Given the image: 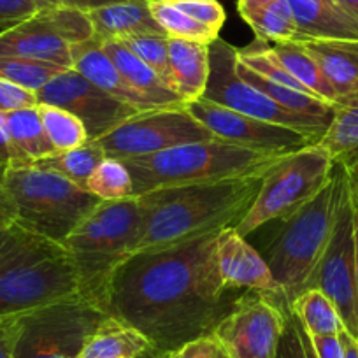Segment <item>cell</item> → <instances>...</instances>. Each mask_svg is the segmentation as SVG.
Returning <instances> with one entry per match:
<instances>
[{
  "mask_svg": "<svg viewBox=\"0 0 358 358\" xmlns=\"http://www.w3.org/2000/svg\"><path fill=\"white\" fill-rule=\"evenodd\" d=\"M216 237L127 258L102 292L106 315L139 330L162 355L213 334L236 301L220 278Z\"/></svg>",
  "mask_w": 358,
  "mask_h": 358,
  "instance_id": "1",
  "label": "cell"
},
{
  "mask_svg": "<svg viewBox=\"0 0 358 358\" xmlns=\"http://www.w3.org/2000/svg\"><path fill=\"white\" fill-rule=\"evenodd\" d=\"M265 172L141 195L144 229L136 253L171 250L236 227L257 199Z\"/></svg>",
  "mask_w": 358,
  "mask_h": 358,
  "instance_id": "2",
  "label": "cell"
},
{
  "mask_svg": "<svg viewBox=\"0 0 358 358\" xmlns=\"http://www.w3.org/2000/svg\"><path fill=\"white\" fill-rule=\"evenodd\" d=\"M83 294L74 258L58 241L18 222L0 229V318Z\"/></svg>",
  "mask_w": 358,
  "mask_h": 358,
  "instance_id": "3",
  "label": "cell"
},
{
  "mask_svg": "<svg viewBox=\"0 0 358 358\" xmlns=\"http://www.w3.org/2000/svg\"><path fill=\"white\" fill-rule=\"evenodd\" d=\"M288 153L246 150L211 139L181 144L144 157L123 158L132 178L134 197L157 190L218 183L268 171Z\"/></svg>",
  "mask_w": 358,
  "mask_h": 358,
  "instance_id": "4",
  "label": "cell"
},
{
  "mask_svg": "<svg viewBox=\"0 0 358 358\" xmlns=\"http://www.w3.org/2000/svg\"><path fill=\"white\" fill-rule=\"evenodd\" d=\"M348 187V174L334 165L327 187L315 199L283 220L280 232L267 246V262L288 311L295 299L306 292L315 278L320 260L327 250L341 201Z\"/></svg>",
  "mask_w": 358,
  "mask_h": 358,
  "instance_id": "5",
  "label": "cell"
},
{
  "mask_svg": "<svg viewBox=\"0 0 358 358\" xmlns=\"http://www.w3.org/2000/svg\"><path fill=\"white\" fill-rule=\"evenodd\" d=\"M144 229V208L139 197L102 201L64 241L74 258L83 294L101 304L111 273L136 253Z\"/></svg>",
  "mask_w": 358,
  "mask_h": 358,
  "instance_id": "6",
  "label": "cell"
},
{
  "mask_svg": "<svg viewBox=\"0 0 358 358\" xmlns=\"http://www.w3.org/2000/svg\"><path fill=\"white\" fill-rule=\"evenodd\" d=\"M6 181L18 213L16 222L62 244L102 202L64 176L36 164L6 169Z\"/></svg>",
  "mask_w": 358,
  "mask_h": 358,
  "instance_id": "7",
  "label": "cell"
},
{
  "mask_svg": "<svg viewBox=\"0 0 358 358\" xmlns=\"http://www.w3.org/2000/svg\"><path fill=\"white\" fill-rule=\"evenodd\" d=\"M332 172V158L318 143L285 155L265 172L257 199L234 229L246 237L273 220L290 218L327 187Z\"/></svg>",
  "mask_w": 358,
  "mask_h": 358,
  "instance_id": "8",
  "label": "cell"
},
{
  "mask_svg": "<svg viewBox=\"0 0 358 358\" xmlns=\"http://www.w3.org/2000/svg\"><path fill=\"white\" fill-rule=\"evenodd\" d=\"M106 318L102 306L86 294L25 313L13 358H78Z\"/></svg>",
  "mask_w": 358,
  "mask_h": 358,
  "instance_id": "9",
  "label": "cell"
},
{
  "mask_svg": "<svg viewBox=\"0 0 358 358\" xmlns=\"http://www.w3.org/2000/svg\"><path fill=\"white\" fill-rule=\"evenodd\" d=\"M209 51H211V72H209L204 99L260 122L297 130L315 143H320V139L325 136L332 120L299 115L290 109H285L283 106L276 104L273 99L262 94L260 90L244 81L236 71L237 48L218 37L215 43L209 44Z\"/></svg>",
  "mask_w": 358,
  "mask_h": 358,
  "instance_id": "10",
  "label": "cell"
},
{
  "mask_svg": "<svg viewBox=\"0 0 358 358\" xmlns=\"http://www.w3.org/2000/svg\"><path fill=\"white\" fill-rule=\"evenodd\" d=\"M211 139L213 134L187 108H176L139 113L95 143L106 157L123 160Z\"/></svg>",
  "mask_w": 358,
  "mask_h": 358,
  "instance_id": "11",
  "label": "cell"
},
{
  "mask_svg": "<svg viewBox=\"0 0 358 358\" xmlns=\"http://www.w3.org/2000/svg\"><path fill=\"white\" fill-rule=\"evenodd\" d=\"M288 315L271 295L246 292L234 301L213 336L232 358H276Z\"/></svg>",
  "mask_w": 358,
  "mask_h": 358,
  "instance_id": "12",
  "label": "cell"
},
{
  "mask_svg": "<svg viewBox=\"0 0 358 358\" xmlns=\"http://www.w3.org/2000/svg\"><path fill=\"white\" fill-rule=\"evenodd\" d=\"M309 288H318L336 306L344 330L358 341V295L355 281L353 201L350 187L341 201L336 225ZM308 288V290H309Z\"/></svg>",
  "mask_w": 358,
  "mask_h": 358,
  "instance_id": "13",
  "label": "cell"
},
{
  "mask_svg": "<svg viewBox=\"0 0 358 358\" xmlns=\"http://www.w3.org/2000/svg\"><path fill=\"white\" fill-rule=\"evenodd\" d=\"M37 101L74 115L85 125L88 141H99L141 113L106 94L76 69H65L55 76L37 92Z\"/></svg>",
  "mask_w": 358,
  "mask_h": 358,
  "instance_id": "14",
  "label": "cell"
},
{
  "mask_svg": "<svg viewBox=\"0 0 358 358\" xmlns=\"http://www.w3.org/2000/svg\"><path fill=\"white\" fill-rule=\"evenodd\" d=\"M187 109L213 134L215 139L234 144V146L246 148V150L267 151V153H292V151L302 150L309 144H316L315 141L297 130L260 122L251 116L223 108L204 97L187 104Z\"/></svg>",
  "mask_w": 358,
  "mask_h": 358,
  "instance_id": "15",
  "label": "cell"
},
{
  "mask_svg": "<svg viewBox=\"0 0 358 358\" xmlns=\"http://www.w3.org/2000/svg\"><path fill=\"white\" fill-rule=\"evenodd\" d=\"M216 264L223 287L229 292L246 288L251 292L267 294L283 311L292 313L285 306L280 285L274 280L265 258L234 227L218 232Z\"/></svg>",
  "mask_w": 358,
  "mask_h": 358,
  "instance_id": "16",
  "label": "cell"
},
{
  "mask_svg": "<svg viewBox=\"0 0 358 358\" xmlns=\"http://www.w3.org/2000/svg\"><path fill=\"white\" fill-rule=\"evenodd\" d=\"M0 57H18L72 69L71 44L55 32L43 13L0 32Z\"/></svg>",
  "mask_w": 358,
  "mask_h": 358,
  "instance_id": "17",
  "label": "cell"
},
{
  "mask_svg": "<svg viewBox=\"0 0 358 358\" xmlns=\"http://www.w3.org/2000/svg\"><path fill=\"white\" fill-rule=\"evenodd\" d=\"M297 23L295 41H358V18L337 0H288Z\"/></svg>",
  "mask_w": 358,
  "mask_h": 358,
  "instance_id": "18",
  "label": "cell"
},
{
  "mask_svg": "<svg viewBox=\"0 0 358 358\" xmlns=\"http://www.w3.org/2000/svg\"><path fill=\"white\" fill-rule=\"evenodd\" d=\"M72 53V69L81 72L86 79L104 90L106 94L113 95L118 101L125 102V104L132 106L137 111L146 113L157 109L153 102L148 101L144 95L132 88L129 83L125 81L116 65L113 64L111 58L106 55L104 48H102L101 41L97 37L86 41V43L74 44L71 46Z\"/></svg>",
  "mask_w": 358,
  "mask_h": 358,
  "instance_id": "19",
  "label": "cell"
},
{
  "mask_svg": "<svg viewBox=\"0 0 358 358\" xmlns=\"http://www.w3.org/2000/svg\"><path fill=\"white\" fill-rule=\"evenodd\" d=\"M106 55L113 60L120 74L125 78V81L132 86L136 92L153 102L157 109H176L187 108V102L176 94L171 86L165 85L160 76L148 67L139 57L132 53L122 41L118 39H99Z\"/></svg>",
  "mask_w": 358,
  "mask_h": 358,
  "instance_id": "20",
  "label": "cell"
},
{
  "mask_svg": "<svg viewBox=\"0 0 358 358\" xmlns=\"http://www.w3.org/2000/svg\"><path fill=\"white\" fill-rule=\"evenodd\" d=\"M316 60L339 101L358 95V41H295Z\"/></svg>",
  "mask_w": 358,
  "mask_h": 358,
  "instance_id": "21",
  "label": "cell"
},
{
  "mask_svg": "<svg viewBox=\"0 0 358 358\" xmlns=\"http://www.w3.org/2000/svg\"><path fill=\"white\" fill-rule=\"evenodd\" d=\"M169 62H171L174 88L187 104L204 97L211 72L209 44L169 37Z\"/></svg>",
  "mask_w": 358,
  "mask_h": 358,
  "instance_id": "22",
  "label": "cell"
},
{
  "mask_svg": "<svg viewBox=\"0 0 358 358\" xmlns=\"http://www.w3.org/2000/svg\"><path fill=\"white\" fill-rule=\"evenodd\" d=\"M97 39H123L136 34H165L150 11V0H125L88 13Z\"/></svg>",
  "mask_w": 358,
  "mask_h": 358,
  "instance_id": "23",
  "label": "cell"
},
{
  "mask_svg": "<svg viewBox=\"0 0 358 358\" xmlns=\"http://www.w3.org/2000/svg\"><path fill=\"white\" fill-rule=\"evenodd\" d=\"M150 350V341L139 330L108 316L78 358H141Z\"/></svg>",
  "mask_w": 358,
  "mask_h": 358,
  "instance_id": "24",
  "label": "cell"
},
{
  "mask_svg": "<svg viewBox=\"0 0 358 358\" xmlns=\"http://www.w3.org/2000/svg\"><path fill=\"white\" fill-rule=\"evenodd\" d=\"M318 144L325 148L334 165L344 171L358 167V95L337 106L332 123Z\"/></svg>",
  "mask_w": 358,
  "mask_h": 358,
  "instance_id": "25",
  "label": "cell"
},
{
  "mask_svg": "<svg viewBox=\"0 0 358 358\" xmlns=\"http://www.w3.org/2000/svg\"><path fill=\"white\" fill-rule=\"evenodd\" d=\"M274 53L280 58L281 64L287 67V71L304 86L308 92H311L315 97L320 101L327 102V104L337 106L341 104L339 97H337L336 90L325 78L322 72L320 65L316 64L315 58L304 50L299 43L295 41H288V43H278L273 46Z\"/></svg>",
  "mask_w": 358,
  "mask_h": 358,
  "instance_id": "26",
  "label": "cell"
},
{
  "mask_svg": "<svg viewBox=\"0 0 358 358\" xmlns=\"http://www.w3.org/2000/svg\"><path fill=\"white\" fill-rule=\"evenodd\" d=\"M236 71L244 81L250 83V85L255 86L257 90H260L262 94L267 95L268 99H273L276 104L283 106L285 109H290V111L299 113V115L315 116V118H334V113H336V108H334V106L320 101L318 97H315V95L311 94H304V92H299V90L288 88V86L278 85V83L262 78L260 74H257V72L251 71L250 67L241 64L239 58H237Z\"/></svg>",
  "mask_w": 358,
  "mask_h": 358,
  "instance_id": "27",
  "label": "cell"
},
{
  "mask_svg": "<svg viewBox=\"0 0 358 358\" xmlns=\"http://www.w3.org/2000/svg\"><path fill=\"white\" fill-rule=\"evenodd\" d=\"M0 118L4 122L6 129H8L13 144L32 164L57 153L50 141H48L37 108L0 115Z\"/></svg>",
  "mask_w": 358,
  "mask_h": 358,
  "instance_id": "28",
  "label": "cell"
},
{
  "mask_svg": "<svg viewBox=\"0 0 358 358\" xmlns=\"http://www.w3.org/2000/svg\"><path fill=\"white\" fill-rule=\"evenodd\" d=\"M292 313L299 318L306 332L315 336H339L344 330L334 302L318 288L302 292L292 304Z\"/></svg>",
  "mask_w": 358,
  "mask_h": 358,
  "instance_id": "29",
  "label": "cell"
},
{
  "mask_svg": "<svg viewBox=\"0 0 358 358\" xmlns=\"http://www.w3.org/2000/svg\"><path fill=\"white\" fill-rule=\"evenodd\" d=\"M104 158L106 153L102 151V148L95 141H88L83 146L69 151H62V153H55L51 157L43 158V160L34 162V164L64 176L69 181H72V183L86 190V183H88L90 176L94 174L97 165Z\"/></svg>",
  "mask_w": 358,
  "mask_h": 358,
  "instance_id": "30",
  "label": "cell"
},
{
  "mask_svg": "<svg viewBox=\"0 0 358 358\" xmlns=\"http://www.w3.org/2000/svg\"><path fill=\"white\" fill-rule=\"evenodd\" d=\"M150 11L169 37L202 44H211L220 37L218 32L195 22L194 18L172 6L169 0H150Z\"/></svg>",
  "mask_w": 358,
  "mask_h": 358,
  "instance_id": "31",
  "label": "cell"
},
{
  "mask_svg": "<svg viewBox=\"0 0 358 358\" xmlns=\"http://www.w3.org/2000/svg\"><path fill=\"white\" fill-rule=\"evenodd\" d=\"M37 111H39L48 141L57 153L74 150L88 143L85 125L69 111L46 104L37 106Z\"/></svg>",
  "mask_w": 358,
  "mask_h": 358,
  "instance_id": "32",
  "label": "cell"
},
{
  "mask_svg": "<svg viewBox=\"0 0 358 358\" xmlns=\"http://www.w3.org/2000/svg\"><path fill=\"white\" fill-rule=\"evenodd\" d=\"M244 22L251 27L257 39L265 43H288L297 37V23L288 0H274L273 4Z\"/></svg>",
  "mask_w": 358,
  "mask_h": 358,
  "instance_id": "33",
  "label": "cell"
},
{
  "mask_svg": "<svg viewBox=\"0 0 358 358\" xmlns=\"http://www.w3.org/2000/svg\"><path fill=\"white\" fill-rule=\"evenodd\" d=\"M86 190L101 201H123L134 197L129 169L118 158L106 157L90 176Z\"/></svg>",
  "mask_w": 358,
  "mask_h": 358,
  "instance_id": "34",
  "label": "cell"
},
{
  "mask_svg": "<svg viewBox=\"0 0 358 358\" xmlns=\"http://www.w3.org/2000/svg\"><path fill=\"white\" fill-rule=\"evenodd\" d=\"M122 41L136 57H139L150 69H153L162 81L167 86L174 88V79H172L171 62H169V36L167 34H136V36H127ZM178 94V92H176ZM181 97V95H179Z\"/></svg>",
  "mask_w": 358,
  "mask_h": 358,
  "instance_id": "35",
  "label": "cell"
},
{
  "mask_svg": "<svg viewBox=\"0 0 358 358\" xmlns=\"http://www.w3.org/2000/svg\"><path fill=\"white\" fill-rule=\"evenodd\" d=\"M65 69L44 62L27 60L18 57H0V79L11 81L32 92H39Z\"/></svg>",
  "mask_w": 358,
  "mask_h": 358,
  "instance_id": "36",
  "label": "cell"
},
{
  "mask_svg": "<svg viewBox=\"0 0 358 358\" xmlns=\"http://www.w3.org/2000/svg\"><path fill=\"white\" fill-rule=\"evenodd\" d=\"M43 16L67 44L86 43L95 37V27L86 11L71 8H44Z\"/></svg>",
  "mask_w": 358,
  "mask_h": 358,
  "instance_id": "37",
  "label": "cell"
},
{
  "mask_svg": "<svg viewBox=\"0 0 358 358\" xmlns=\"http://www.w3.org/2000/svg\"><path fill=\"white\" fill-rule=\"evenodd\" d=\"M169 2L215 32L220 34L222 27L225 25L227 13L218 0H169Z\"/></svg>",
  "mask_w": 358,
  "mask_h": 358,
  "instance_id": "38",
  "label": "cell"
},
{
  "mask_svg": "<svg viewBox=\"0 0 358 358\" xmlns=\"http://www.w3.org/2000/svg\"><path fill=\"white\" fill-rule=\"evenodd\" d=\"M37 106H39V101H37L36 92L0 79V115L37 108Z\"/></svg>",
  "mask_w": 358,
  "mask_h": 358,
  "instance_id": "39",
  "label": "cell"
},
{
  "mask_svg": "<svg viewBox=\"0 0 358 358\" xmlns=\"http://www.w3.org/2000/svg\"><path fill=\"white\" fill-rule=\"evenodd\" d=\"M164 358H232L213 334L183 344L178 350L164 355Z\"/></svg>",
  "mask_w": 358,
  "mask_h": 358,
  "instance_id": "40",
  "label": "cell"
},
{
  "mask_svg": "<svg viewBox=\"0 0 358 358\" xmlns=\"http://www.w3.org/2000/svg\"><path fill=\"white\" fill-rule=\"evenodd\" d=\"M44 6L37 0H0V27L11 29L41 13Z\"/></svg>",
  "mask_w": 358,
  "mask_h": 358,
  "instance_id": "41",
  "label": "cell"
},
{
  "mask_svg": "<svg viewBox=\"0 0 358 358\" xmlns=\"http://www.w3.org/2000/svg\"><path fill=\"white\" fill-rule=\"evenodd\" d=\"M276 358H306L304 348H302L301 337H299L297 327H295V320L292 313L288 315L287 327H285Z\"/></svg>",
  "mask_w": 358,
  "mask_h": 358,
  "instance_id": "42",
  "label": "cell"
},
{
  "mask_svg": "<svg viewBox=\"0 0 358 358\" xmlns=\"http://www.w3.org/2000/svg\"><path fill=\"white\" fill-rule=\"evenodd\" d=\"M20 327H22V315L0 318V358H13Z\"/></svg>",
  "mask_w": 358,
  "mask_h": 358,
  "instance_id": "43",
  "label": "cell"
},
{
  "mask_svg": "<svg viewBox=\"0 0 358 358\" xmlns=\"http://www.w3.org/2000/svg\"><path fill=\"white\" fill-rule=\"evenodd\" d=\"M32 162L27 160L18 148L13 144L11 137H9L8 129H6L4 122L0 118V167H22V165H30Z\"/></svg>",
  "mask_w": 358,
  "mask_h": 358,
  "instance_id": "44",
  "label": "cell"
},
{
  "mask_svg": "<svg viewBox=\"0 0 358 358\" xmlns=\"http://www.w3.org/2000/svg\"><path fill=\"white\" fill-rule=\"evenodd\" d=\"M18 220L15 201L9 194L8 181H6V169L0 167V229L13 225Z\"/></svg>",
  "mask_w": 358,
  "mask_h": 358,
  "instance_id": "45",
  "label": "cell"
},
{
  "mask_svg": "<svg viewBox=\"0 0 358 358\" xmlns=\"http://www.w3.org/2000/svg\"><path fill=\"white\" fill-rule=\"evenodd\" d=\"M311 343L318 358H344V346L339 336H315Z\"/></svg>",
  "mask_w": 358,
  "mask_h": 358,
  "instance_id": "46",
  "label": "cell"
},
{
  "mask_svg": "<svg viewBox=\"0 0 358 358\" xmlns=\"http://www.w3.org/2000/svg\"><path fill=\"white\" fill-rule=\"evenodd\" d=\"M44 8H71L79 9V11H94V9L104 8V6L118 4L125 0H37Z\"/></svg>",
  "mask_w": 358,
  "mask_h": 358,
  "instance_id": "47",
  "label": "cell"
},
{
  "mask_svg": "<svg viewBox=\"0 0 358 358\" xmlns=\"http://www.w3.org/2000/svg\"><path fill=\"white\" fill-rule=\"evenodd\" d=\"M274 0H239L237 2V11H239L241 18L248 20L250 16L257 15L262 9H265L267 6L273 4Z\"/></svg>",
  "mask_w": 358,
  "mask_h": 358,
  "instance_id": "48",
  "label": "cell"
},
{
  "mask_svg": "<svg viewBox=\"0 0 358 358\" xmlns=\"http://www.w3.org/2000/svg\"><path fill=\"white\" fill-rule=\"evenodd\" d=\"M292 315H294V313H292ZM294 320H295V327H297L299 337H301L302 348H304L306 358H318V357H316V353H315V348H313V343H311V337H309V334L306 332V329L302 327V323L299 322V318L295 315H294Z\"/></svg>",
  "mask_w": 358,
  "mask_h": 358,
  "instance_id": "49",
  "label": "cell"
},
{
  "mask_svg": "<svg viewBox=\"0 0 358 358\" xmlns=\"http://www.w3.org/2000/svg\"><path fill=\"white\" fill-rule=\"evenodd\" d=\"M339 337L344 346V358H358V341L351 337L346 330H343Z\"/></svg>",
  "mask_w": 358,
  "mask_h": 358,
  "instance_id": "50",
  "label": "cell"
},
{
  "mask_svg": "<svg viewBox=\"0 0 358 358\" xmlns=\"http://www.w3.org/2000/svg\"><path fill=\"white\" fill-rule=\"evenodd\" d=\"M353 239H355V281H357L358 295V208L353 204Z\"/></svg>",
  "mask_w": 358,
  "mask_h": 358,
  "instance_id": "51",
  "label": "cell"
},
{
  "mask_svg": "<svg viewBox=\"0 0 358 358\" xmlns=\"http://www.w3.org/2000/svg\"><path fill=\"white\" fill-rule=\"evenodd\" d=\"M348 174V187H350L351 201H353L355 208H358V167L353 171H346Z\"/></svg>",
  "mask_w": 358,
  "mask_h": 358,
  "instance_id": "52",
  "label": "cell"
},
{
  "mask_svg": "<svg viewBox=\"0 0 358 358\" xmlns=\"http://www.w3.org/2000/svg\"><path fill=\"white\" fill-rule=\"evenodd\" d=\"M337 2L358 18V0H337Z\"/></svg>",
  "mask_w": 358,
  "mask_h": 358,
  "instance_id": "53",
  "label": "cell"
},
{
  "mask_svg": "<svg viewBox=\"0 0 358 358\" xmlns=\"http://www.w3.org/2000/svg\"><path fill=\"white\" fill-rule=\"evenodd\" d=\"M141 358H164V355L157 353V351H153V350H150L148 353H144Z\"/></svg>",
  "mask_w": 358,
  "mask_h": 358,
  "instance_id": "54",
  "label": "cell"
}]
</instances>
